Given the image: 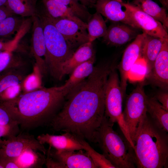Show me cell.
<instances>
[{
  "mask_svg": "<svg viewBox=\"0 0 168 168\" xmlns=\"http://www.w3.org/2000/svg\"><path fill=\"white\" fill-rule=\"evenodd\" d=\"M110 68L95 66L91 73L68 96L61 110L50 122L52 129L71 133L90 142L105 115V92Z\"/></svg>",
  "mask_w": 168,
  "mask_h": 168,
  "instance_id": "cell-1",
  "label": "cell"
},
{
  "mask_svg": "<svg viewBox=\"0 0 168 168\" xmlns=\"http://www.w3.org/2000/svg\"><path fill=\"white\" fill-rule=\"evenodd\" d=\"M42 1L46 9V12L50 17L68 19L87 26V23L75 15L72 10L67 7L53 0Z\"/></svg>",
  "mask_w": 168,
  "mask_h": 168,
  "instance_id": "cell-22",
  "label": "cell"
},
{
  "mask_svg": "<svg viewBox=\"0 0 168 168\" xmlns=\"http://www.w3.org/2000/svg\"><path fill=\"white\" fill-rule=\"evenodd\" d=\"M152 83L163 90L168 89V39L163 40L161 49L150 72L147 75Z\"/></svg>",
  "mask_w": 168,
  "mask_h": 168,
  "instance_id": "cell-15",
  "label": "cell"
},
{
  "mask_svg": "<svg viewBox=\"0 0 168 168\" xmlns=\"http://www.w3.org/2000/svg\"><path fill=\"white\" fill-rule=\"evenodd\" d=\"M7 0H0V7L5 6Z\"/></svg>",
  "mask_w": 168,
  "mask_h": 168,
  "instance_id": "cell-42",
  "label": "cell"
},
{
  "mask_svg": "<svg viewBox=\"0 0 168 168\" xmlns=\"http://www.w3.org/2000/svg\"><path fill=\"white\" fill-rule=\"evenodd\" d=\"M25 62L15 61L0 73V96L11 87L21 85L29 71L26 68Z\"/></svg>",
  "mask_w": 168,
  "mask_h": 168,
  "instance_id": "cell-18",
  "label": "cell"
},
{
  "mask_svg": "<svg viewBox=\"0 0 168 168\" xmlns=\"http://www.w3.org/2000/svg\"><path fill=\"white\" fill-rule=\"evenodd\" d=\"M0 161L4 168H20L15 158L0 157Z\"/></svg>",
  "mask_w": 168,
  "mask_h": 168,
  "instance_id": "cell-37",
  "label": "cell"
},
{
  "mask_svg": "<svg viewBox=\"0 0 168 168\" xmlns=\"http://www.w3.org/2000/svg\"><path fill=\"white\" fill-rule=\"evenodd\" d=\"M121 2L115 0H96L95 4L96 12L113 22H119L138 29L126 10H123Z\"/></svg>",
  "mask_w": 168,
  "mask_h": 168,
  "instance_id": "cell-14",
  "label": "cell"
},
{
  "mask_svg": "<svg viewBox=\"0 0 168 168\" xmlns=\"http://www.w3.org/2000/svg\"><path fill=\"white\" fill-rule=\"evenodd\" d=\"M93 43L87 42L79 46L62 66L63 76L70 74L78 66L95 55Z\"/></svg>",
  "mask_w": 168,
  "mask_h": 168,
  "instance_id": "cell-19",
  "label": "cell"
},
{
  "mask_svg": "<svg viewBox=\"0 0 168 168\" xmlns=\"http://www.w3.org/2000/svg\"><path fill=\"white\" fill-rule=\"evenodd\" d=\"M70 8L75 15L87 23L92 14L88 11L87 7L77 0H53Z\"/></svg>",
  "mask_w": 168,
  "mask_h": 168,
  "instance_id": "cell-29",
  "label": "cell"
},
{
  "mask_svg": "<svg viewBox=\"0 0 168 168\" xmlns=\"http://www.w3.org/2000/svg\"><path fill=\"white\" fill-rule=\"evenodd\" d=\"M23 17L16 15L9 16L0 22V40L8 38L23 26Z\"/></svg>",
  "mask_w": 168,
  "mask_h": 168,
  "instance_id": "cell-28",
  "label": "cell"
},
{
  "mask_svg": "<svg viewBox=\"0 0 168 168\" xmlns=\"http://www.w3.org/2000/svg\"><path fill=\"white\" fill-rule=\"evenodd\" d=\"M15 128L10 125L0 124V138L5 137L9 138L15 136L14 130Z\"/></svg>",
  "mask_w": 168,
  "mask_h": 168,
  "instance_id": "cell-36",
  "label": "cell"
},
{
  "mask_svg": "<svg viewBox=\"0 0 168 168\" xmlns=\"http://www.w3.org/2000/svg\"><path fill=\"white\" fill-rule=\"evenodd\" d=\"M15 15L5 6L0 7V22L6 17Z\"/></svg>",
  "mask_w": 168,
  "mask_h": 168,
  "instance_id": "cell-39",
  "label": "cell"
},
{
  "mask_svg": "<svg viewBox=\"0 0 168 168\" xmlns=\"http://www.w3.org/2000/svg\"><path fill=\"white\" fill-rule=\"evenodd\" d=\"M31 17L33 22L31 52L36 61V66L42 76L47 71L44 60L45 40L41 21L37 15Z\"/></svg>",
  "mask_w": 168,
  "mask_h": 168,
  "instance_id": "cell-13",
  "label": "cell"
},
{
  "mask_svg": "<svg viewBox=\"0 0 168 168\" xmlns=\"http://www.w3.org/2000/svg\"><path fill=\"white\" fill-rule=\"evenodd\" d=\"M36 139L41 144H47L57 151L84 150L80 138L69 133L65 132L59 135L42 134Z\"/></svg>",
  "mask_w": 168,
  "mask_h": 168,
  "instance_id": "cell-16",
  "label": "cell"
},
{
  "mask_svg": "<svg viewBox=\"0 0 168 168\" xmlns=\"http://www.w3.org/2000/svg\"><path fill=\"white\" fill-rule=\"evenodd\" d=\"M47 15L56 29L74 50L80 45L88 42L87 26L66 19L53 18Z\"/></svg>",
  "mask_w": 168,
  "mask_h": 168,
  "instance_id": "cell-10",
  "label": "cell"
},
{
  "mask_svg": "<svg viewBox=\"0 0 168 168\" xmlns=\"http://www.w3.org/2000/svg\"><path fill=\"white\" fill-rule=\"evenodd\" d=\"M164 39L149 35L145 33L141 56L146 63L147 75L152 68L154 61L161 49Z\"/></svg>",
  "mask_w": 168,
  "mask_h": 168,
  "instance_id": "cell-21",
  "label": "cell"
},
{
  "mask_svg": "<svg viewBox=\"0 0 168 168\" xmlns=\"http://www.w3.org/2000/svg\"><path fill=\"white\" fill-rule=\"evenodd\" d=\"M45 164L47 168H63L62 165L59 162L51 157L48 152Z\"/></svg>",
  "mask_w": 168,
  "mask_h": 168,
  "instance_id": "cell-38",
  "label": "cell"
},
{
  "mask_svg": "<svg viewBox=\"0 0 168 168\" xmlns=\"http://www.w3.org/2000/svg\"><path fill=\"white\" fill-rule=\"evenodd\" d=\"M158 1L162 5V7L167 9L168 7V0H156Z\"/></svg>",
  "mask_w": 168,
  "mask_h": 168,
  "instance_id": "cell-41",
  "label": "cell"
},
{
  "mask_svg": "<svg viewBox=\"0 0 168 168\" xmlns=\"http://www.w3.org/2000/svg\"><path fill=\"white\" fill-rule=\"evenodd\" d=\"M37 0H7L5 6L15 15L23 17L37 15Z\"/></svg>",
  "mask_w": 168,
  "mask_h": 168,
  "instance_id": "cell-25",
  "label": "cell"
},
{
  "mask_svg": "<svg viewBox=\"0 0 168 168\" xmlns=\"http://www.w3.org/2000/svg\"><path fill=\"white\" fill-rule=\"evenodd\" d=\"M145 33L139 34L125 50L118 66L120 85L123 94L125 95L127 82L130 72L134 64L141 56Z\"/></svg>",
  "mask_w": 168,
  "mask_h": 168,
  "instance_id": "cell-11",
  "label": "cell"
},
{
  "mask_svg": "<svg viewBox=\"0 0 168 168\" xmlns=\"http://www.w3.org/2000/svg\"><path fill=\"white\" fill-rule=\"evenodd\" d=\"M147 97L143 85L140 83L137 85L126 99L123 115L133 142L140 119L147 113Z\"/></svg>",
  "mask_w": 168,
  "mask_h": 168,
  "instance_id": "cell-7",
  "label": "cell"
},
{
  "mask_svg": "<svg viewBox=\"0 0 168 168\" xmlns=\"http://www.w3.org/2000/svg\"><path fill=\"white\" fill-rule=\"evenodd\" d=\"M95 60V55L78 66L73 70L69 78L63 85L68 94L91 73L95 67L94 65Z\"/></svg>",
  "mask_w": 168,
  "mask_h": 168,
  "instance_id": "cell-20",
  "label": "cell"
},
{
  "mask_svg": "<svg viewBox=\"0 0 168 168\" xmlns=\"http://www.w3.org/2000/svg\"><path fill=\"white\" fill-rule=\"evenodd\" d=\"M163 91L157 93L153 97L168 111V92L167 91Z\"/></svg>",
  "mask_w": 168,
  "mask_h": 168,
  "instance_id": "cell-35",
  "label": "cell"
},
{
  "mask_svg": "<svg viewBox=\"0 0 168 168\" xmlns=\"http://www.w3.org/2000/svg\"><path fill=\"white\" fill-rule=\"evenodd\" d=\"M114 124L105 115L97 131L95 143L115 168H135L133 149L124 137L114 130Z\"/></svg>",
  "mask_w": 168,
  "mask_h": 168,
  "instance_id": "cell-4",
  "label": "cell"
},
{
  "mask_svg": "<svg viewBox=\"0 0 168 168\" xmlns=\"http://www.w3.org/2000/svg\"><path fill=\"white\" fill-rule=\"evenodd\" d=\"M28 148L39 151L44 155L47 154L43 145L36 138L32 136L21 134L13 136L4 140L0 148V157L16 158Z\"/></svg>",
  "mask_w": 168,
  "mask_h": 168,
  "instance_id": "cell-9",
  "label": "cell"
},
{
  "mask_svg": "<svg viewBox=\"0 0 168 168\" xmlns=\"http://www.w3.org/2000/svg\"><path fill=\"white\" fill-rule=\"evenodd\" d=\"M51 151L49 147L48 152L53 158L59 162L63 168H97L86 151Z\"/></svg>",
  "mask_w": 168,
  "mask_h": 168,
  "instance_id": "cell-12",
  "label": "cell"
},
{
  "mask_svg": "<svg viewBox=\"0 0 168 168\" xmlns=\"http://www.w3.org/2000/svg\"><path fill=\"white\" fill-rule=\"evenodd\" d=\"M136 29L124 23L113 22L107 28L103 41L108 45H123L136 38L139 34Z\"/></svg>",
  "mask_w": 168,
  "mask_h": 168,
  "instance_id": "cell-17",
  "label": "cell"
},
{
  "mask_svg": "<svg viewBox=\"0 0 168 168\" xmlns=\"http://www.w3.org/2000/svg\"><path fill=\"white\" fill-rule=\"evenodd\" d=\"M22 35V34L19 33L14 40L6 42L0 40V51L13 50L16 46Z\"/></svg>",
  "mask_w": 168,
  "mask_h": 168,
  "instance_id": "cell-34",
  "label": "cell"
},
{
  "mask_svg": "<svg viewBox=\"0 0 168 168\" xmlns=\"http://www.w3.org/2000/svg\"><path fill=\"white\" fill-rule=\"evenodd\" d=\"M123 7L129 14L138 29L146 34L156 37L168 39L167 30L162 24L128 2H121Z\"/></svg>",
  "mask_w": 168,
  "mask_h": 168,
  "instance_id": "cell-8",
  "label": "cell"
},
{
  "mask_svg": "<svg viewBox=\"0 0 168 168\" xmlns=\"http://www.w3.org/2000/svg\"><path fill=\"white\" fill-rule=\"evenodd\" d=\"M0 168H4L2 164L0 161Z\"/></svg>",
  "mask_w": 168,
  "mask_h": 168,
  "instance_id": "cell-44",
  "label": "cell"
},
{
  "mask_svg": "<svg viewBox=\"0 0 168 168\" xmlns=\"http://www.w3.org/2000/svg\"><path fill=\"white\" fill-rule=\"evenodd\" d=\"M33 71L28 75L21 85L24 93L29 92L41 87V76L35 66Z\"/></svg>",
  "mask_w": 168,
  "mask_h": 168,
  "instance_id": "cell-31",
  "label": "cell"
},
{
  "mask_svg": "<svg viewBox=\"0 0 168 168\" xmlns=\"http://www.w3.org/2000/svg\"><path fill=\"white\" fill-rule=\"evenodd\" d=\"M68 95L63 85L49 88L41 87L20 94L1 104L18 124L29 127L50 122Z\"/></svg>",
  "mask_w": 168,
  "mask_h": 168,
  "instance_id": "cell-2",
  "label": "cell"
},
{
  "mask_svg": "<svg viewBox=\"0 0 168 168\" xmlns=\"http://www.w3.org/2000/svg\"><path fill=\"white\" fill-rule=\"evenodd\" d=\"M4 142V140H2L0 138V148L1 147Z\"/></svg>",
  "mask_w": 168,
  "mask_h": 168,
  "instance_id": "cell-43",
  "label": "cell"
},
{
  "mask_svg": "<svg viewBox=\"0 0 168 168\" xmlns=\"http://www.w3.org/2000/svg\"><path fill=\"white\" fill-rule=\"evenodd\" d=\"M147 112L152 120L160 128L168 132V111L153 97L147 96Z\"/></svg>",
  "mask_w": 168,
  "mask_h": 168,
  "instance_id": "cell-24",
  "label": "cell"
},
{
  "mask_svg": "<svg viewBox=\"0 0 168 168\" xmlns=\"http://www.w3.org/2000/svg\"><path fill=\"white\" fill-rule=\"evenodd\" d=\"M87 23L88 42L93 43L105 34L107 28L102 16L99 13L96 12L92 14Z\"/></svg>",
  "mask_w": 168,
  "mask_h": 168,
  "instance_id": "cell-27",
  "label": "cell"
},
{
  "mask_svg": "<svg viewBox=\"0 0 168 168\" xmlns=\"http://www.w3.org/2000/svg\"><path fill=\"white\" fill-rule=\"evenodd\" d=\"M38 151L31 148L23 151L15 158L20 168L41 167L45 164L46 158L44 155H42Z\"/></svg>",
  "mask_w": 168,
  "mask_h": 168,
  "instance_id": "cell-26",
  "label": "cell"
},
{
  "mask_svg": "<svg viewBox=\"0 0 168 168\" xmlns=\"http://www.w3.org/2000/svg\"><path fill=\"white\" fill-rule=\"evenodd\" d=\"M132 3L161 22L167 30L168 16L166 9L161 7L152 0H134Z\"/></svg>",
  "mask_w": 168,
  "mask_h": 168,
  "instance_id": "cell-23",
  "label": "cell"
},
{
  "mask_svg": "<svg viewBox=\"0 0 168 168\" xmlns=\"http://www.w3.org/2000/svg\"><path fill=\"white\" fill-rule=\"evenodd\" d=\"M167 133L159 127L147 113L140 119L133 140L137 168L167 167Z\"/></svg>",
  "mask_w": 168,
  "mask_h": 168,
  "instance_id": "cell-3",
  "label": "cell"
},
{
  "mask_svg": "<svg viewBox=\"0 0 168 168\" xmlns=\"http://www.w3.org/2000/svg\"><path fill=\"white\" fill-rule=\"evenodd\" d=\"M0 124L16 127L18 124L7 110L0 104Z\"/></svg>",
  "mask_w": 168,
  "mask_h": 168,
  "instance_id": "cell-32",
  "label": "cell"
},
{
  "mask_svg": "<svg viewBox=\"0 0 168 168\" xmlns=\"http://www.w3.org/2000/svg\"><path fill=\"white\" fill-rule=\"evenodd\" d=\"M82 4L86 7H94L96 0H77Z\"/></svg>",
  "mask_w": 168,
  "mask_h": 168,
  "instance_id": "cell-40",
  "label": "cell"
},
{
  "mask_svg": "<svg viewBox=\"0 0 168 168\" xmlns=\"http://www.w3.org/2000/svg\"><path fill=\"white\" fill-rule=\"evenodd\" d=\"M3 51H0V54L2 53V52Z\"/></svg>",
  "mask_w": 168,
  "mask_h": 168,
  "instance_id": "cell-46",
  "label": "cell"
},
{
  "mask_svg": "<svg viewBox=\"0 0 168 168\" xmlns=\"http://www.w3.org/2000/svg\"><path fill=\"white\" fill-rule=\"evenodd\" d=\"M12 51H4L0 54V73L10 66L12 57Z\"/></svg>",
  "mask_w": 168,
  "mask_h": 168,
  "instance_id": "cell-33",
  "label": "cell"
},
{
  "mask_svg": "<svg viewBox=\"0 0 168 168\" xmlns=\"http://www.w3.org/2000/svg\"><path fill=\"white\" fill-rule=\"evenodd\" d=\"M118 1L119 2H123V1L122 0H115Z\"/></svg>",
  "mask_w": 168,
  "mask_h": 168,
  "instance_id": "cell-45",
  "label": "cell"
},
{
  "mask_svg": "<svg viewBox=\"0 0 168 168\" xmlns=\"http://www.w3.org/2000/svg\"><path fill=\"white\" fill-rule=\"evenodd\" d=\"M80 141L84 150L87 152L97 168H115L103 154L95 151L85 140L80 138Z\"/></svg>",
  "mask_w": 168,
  "mask_h": 168,
  "instance_id": "cell-30",
  "label": "cell"
},
{
  "mask_svg": "<svg viewBox=\"0 0 168 168\" xmlns=\"http://www.w3.org/2000/svg\"><path fill=\"white\" fill-rule=\"evenodd\" d=\"M42 25L45 40L44 61L48 71L55 79L60 80L64 77L62 66L72 55L74 50L55 27L45 12H38Z\"/></svg>",
  "mask_w": 168,
  "mask_h": 168,
  "instance_id": "cell-5",
  "label": "cell"
},
{
  "mask_svg": "<svg viewBox=\"0 0 168 168\" xmlns=\"http://www.w3.org/2000/svg\"><path fill=\"white\" fill-rule=\"evenodd\" d=\"M124 97L119 76L114 68L109 75L106 86L105 115L111 122L118 124L124 137L134 149V145L123 117Z\"/></svg>",
  "mask_w": 168,
  "mask_h": 168,
  "instance_id": "cell-6",
  "label": "cell"
}]
</instances>
